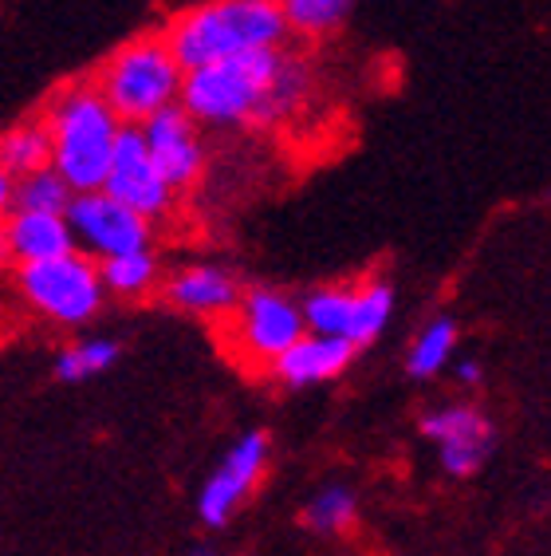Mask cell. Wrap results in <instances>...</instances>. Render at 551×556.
Instances as JSON below:
<instances>
[{"instance_id":"6da1fadb","label":"cell","mask_w":551,"mask_h":556,"mask_svg":"<svg viewBox=\"0 0 551 556\" xmlns=\"http://www.w3.org/2000/svg\"><path fill=\"white\" fill-rule=\"evenodd\" d=\"M316 91V72L292 43L272 52L236 55L225 64L185 72L178 108L197 127L217 130H276L304 115Z\"/></svg>"},{"instance_id":"30bf717a","label":"cell","mask_w":551,"mask_h":556,"mask_svg":"<svg viewBox=\"0 0 551 556\" xmlns=\"http://www.w3.org/2000/svg\"><path fill=\"white\" fill-rule=\"evenodd\" d=\"M103 193H111L115 202H123L127 210H134L138 217H166L174 210L170 182L162 178V170L150 159L146 142H142V130L138 127H123L115 142V154H111V170H106Z\"/></svg>"},{"instance_id":"3957f363","label":"cell","mask_w":551,"mask_h":556,"mask_svg":"<svg viewBox=\"0 0 551 556\" xmlns=\"http://www.w3.org/2000/svg\"><path fill=\"white\" fill-rule=\"evenodd\" d=\"M40 118L52 139V170L72 186V193L103 190L123 118L106 108L99 87L91 79L60 87Z\"/></svg>"},{"instance_id":"277c9868","label":"cell","mask_w":551,"mask_h":556,"mask_svg":"<svg viewBox=\"0 0 551 556\" xmlns=\"http://www.w3.org/2000/svg\"><path fill=\"white\" fill-rule=\"evenodd\" d=\"M91 84L99 87L106 108L123 118V127H142L166 108H178L185 72L174 60L166 36L146 33L106 55Z\"/></svg>"},{"instance_id":"52a82bcc","label":"cell","mask_w":551,"mask_h":556,"mask_svg":"<svg viewBox=\"0 0 551 556\" xmlns=\"http://www.w3.org/2000/svg\"><path fill=\"white\" fill-rule=\"evenodd\" d=\"M233 320V343L236 352L248 359V364H268L272 367L280 355L308 336V324H304V312H299V300H292L280 289H244L236 308L229 312Z\"/></svg>"},{"instance_id":"44dd1931","label":"cell","mask_w":551,"mask_h":556,"mask_svg":"<svg viewBox=\"0 0 551 556\" xmlns=\"http://www.w3.org/2000/svg\"><path fill=\"white\" fill-rule=\"evenodd\" d=\"M72 198H75L72 186L48 166V170L28 174V178H16L12 205H16V210H28V214H67Z\"/></svg>"},{"instance_id":"ac0fdd59","label":"cell","mask_w":551,"mask_h":556,"mask_svg":"<svg viewBox=\"0 0 551 556\" xmlns=\"http://www.w3.org/2000/svg\"><path fill=\"white\" fill-rule=\"evenodd\" d=\"M276 4L284 12L287 33L299 40H323V36L339 33L355 0H276Z\"/></svg>"},{"instance_id":"5bb4252c","label":"cell","mask_w":551,"mask_h":556,"mask_svg":"<svg viewBox=\"0 0 551 556\" xmlns=\"http://www.w3.org/2000/svg\"><path fill=\"white\" fill-rule=\"evenodd\" d=\"M359 348H350L347 340H331V336H304L299 343H292L280 359L272 364V375L284 387H316L328 383L335 375H343L350 367Z\"/></svg>"},{"instance_id":"d4e9b609","label":"cell","mask_w":551,"mask_h":556,"mask_svg":"<svg viewBox=\"0 0 551 556\" xmlns=\"http://www.w3.org/2000/svg\"><path fill=\"white\" fill-rule=\"evenodd\" d=\"M12 265V253H9V237H4V229H0V268Z\"/></svg>"},{"instance_id":"7c38bea8","label":"cell","mask_w":551,"mask_h":556,"mask_svg":"<svg viewBox=\"0 0 551 556\" xmlns=\"http://www.w3.org/2000/svg\"><path fill=\"white\" fill-rule=\"evenodd\" d=\"M142 142H146L150 159L162 170V178L170 182L174 193L190 190V186L202 182L205 174V142H202V127L193 123L181 108H166L162 115L146 118L142 123Z\"/></svg>"},{"instance_id":"cb8c5ba5","label":"cell","mask_w":551,"mask_h":556,"mask_svg":"<svg viewBox=\"0 0 551 556\" xmlns=\"http://www.w3.org/2000/svg\"><path fill=\"white\" fill-rule=\"evenodd\" d=\"M12 193H16V178L0 166V225L9 222V214L16 210V205H12Z\"/></svg>"},{"instance_id":"7402d4cb","label":"cell","mask_w":551,"mask_h":556,"mask_svg":"<svg viewBox=\"0 0 551 556\" xmlns=\"http://www.w3.org/2000/svg\"><path fill=\"white\" fill-rule=\"evenodd\" d=\"M355 514H359L355 490L335 482V485H323V490L311 497L308 509H304V521H308L311 533L331 536V533H339V529H347V525L355 521Z\"/></svg>"},{"instance_id":"e0dca14e","label":"cell","mask_w":551,"mask_h":556,"mask_svg":"<svg viewBox=\"0 0 551 556\" xmlns=\"http://www.w3.org/2000/svg\"><path fill=\"white\" fill-rule=\"evenodd\" d=\"M453 352H457V320L434 316L422 332L413 336L410 352H406V371L413 379H434V375H441L453 364Z\"/></svg>"},{"instance_id":"9a60e30c","label":"cell","mask_w":551,"mask_h":556,"mask_svg":"<svg viewBox=\"0 0 551 556\" xmlns=\"http://www.w3.org/2000/svg\"><path fill=\"white\" fill-rule=\"evenodd\" d=\"M9 237V253L16 265H40L75 253L72 225L64 214H28V210H12L9 222L0 225Z\"/></svg>"},{"instance_id":"d6986e66","label":"cell","mask_w":551,"mask_h":556,"mask_svg":"<svg viewBox=\"0 0 551 556\" xmlns=\"http://www.w3.org/2000/svg\"><path fill=\"white\" fill-rule=\"evenodd\" d=\"M99 277H103V289L111 296H123V300L146 296L158 285V257L150 249H138V253L99 261Z\"/></svg>"},{"instance_id":"ba28073f","label":"cell","mask_w":551,"mask_h":556,"mask_svg":"<svg viewBox=\"0 0 551 556\" xmlns=\"http://www.w3.org/2000/svg\"><path fill=\"white\" fill-rule=\"evenodd\" d=\"M64 217L72 225L75 249L95 261V265L99 261L123 257V253L150 249V237H154V222L138 217L134 210H127V205L115 202L103 190L75 193Z\"/></svg>"},{"instance_id":"603a6c76","label":"cell","mask_w":551,"mask_h":556,"mask_svg":"<svg viewBox=\"0 0 551 556\" xmlns=\"http://www.w3.org/2000/svg\"><path fill=\"white\" fill-rule=\"evenodd\" d=\"M453 375H457V383H465V387L485 383V367H480V359H457Z\"/></svg>"},{"instance_id":"ffe728a7","label":"cell","mask_w":551,"mask_h":556,"mask_svg":"<svg viewBox=\"0 0 551 556\" xmlns=\"http://www.w3.org/2000/svg\"><path fill=\"white\" fill-rule=\"evenodd\" d=\"M118 348L115 340H106V336H87V340L72 343L64 352L55 355V375L64 379V383H87V379H95V375L111 371L118 364Z\"/></svg>"},{"instance_id":"5b68a950","label":"cell","mask_w":551,"mask_h":556,"mask_svg":"<svg viewBox=\"0 0 551 556\" xmlns=\"http://www.w3.org/2000/svg\"><path fill=\"white\" fill-rule=\"evenodd\" d=\"M304 324L311 336L347 340L350 348L374 343L394 316V285L390 280H359V285H323L299 300Z\"/></svg>"},{"instance_id":"8992f818","label":"cell","mask_w":551,"mask_h":556,"mask_svg":"<svg viewBox=\"0 0 551 556\" xmlns=\"http://www.w3.org/2000/svg\"><path fill=\"white\" fill-rule=\"evenodd\" d=\"M21 292L40 316L64 328H84L99 316L106 300L103 277L91 257L79 249L67 257L40 261V265H21Z\"/></svg>"},{"instance_id":"484cf974","label":"cell","mask_w":551,"mask_h":556,"mask_svg":"<svg viewBox=\"0 0 551 556\" xmlns=\"http://www.w3.org/2000/svg\"><path fill=\"white\" fill-rule=\"evenodd\" d=\"M181 556H213L209 548H190V553H181Z\"/></svg>"},{"instance_id":"9c48e42d","label":"cell","mask_w":551,"mask_h":556,"mask_svg":"<svg viewBox=\"0 0 551 556\" xmlns=\"http://www.w3.org/2000/svg\"><path fill=\"white\" fill-rule=\"evenodd\" d=\"M268 454H272V442H268L265 430H248V434H241L229 446L221 466L205 478L202 493H197V517L209 529H221V525L233 521V514L244 505V497L265 478Z\"/></svg>"},{"instance_id":"4fadbf2b","label":"cell","mask_w":551,"mask_h":556,"mask_svg":"<svg viewBox=\"0 0 551 556\" xmlns=\"http://www.w3.org/2000/svg\"><path fill=\"white\" fill-rule=\"evenodd\" d=\"M241 292L236 273L225 265H190L166 280V300L190 316H229Z\"/></svg>"},{"instance_id":"7a4b0ae2","label":"cell","mask_w":551,"mask_h":556,"mask_svg":"<svg viewBox=\"0 0 551 556\" xmlns=\"http://www.w3.org/2000/svg\"><path fill=\"white\" fill-rule=\"evenodd\" d=\"M174 60L181 72L225 64L236 55L272 52L287 43V21L276 0H202L193 9L178 12L166 28Z\"/></svg>"},{"instance_id":"2e32d148","label":"cell","mask_w":551,"mask_h":556,"mask_svg":"<svg viewBox=\"0 0 551 556\" xmlns=\"http://www.w3.org/2000/svg\"><path fill=\"white\" fill-rule=\"evenodd\" d=\"M0 166L12 178H28V174L52 166V139H48L43 118H24L0 135Z\"/></svg>"},{"instance_id":"8fae6325","label":"cell","mask_w":551,"mask_h":556,"mask_svg":"<svg viewBox=\"0 0 551 556\" xmlns=\"http://www.w3.org/2000/svg\"><path fill=\"white\" fill-rule=\"evenodd\" d=\"M422 434L437 446V462L449 478H469L488 462L497 446V430L469 403H446L422 418Z\"/></svg>"}]
</instances>
